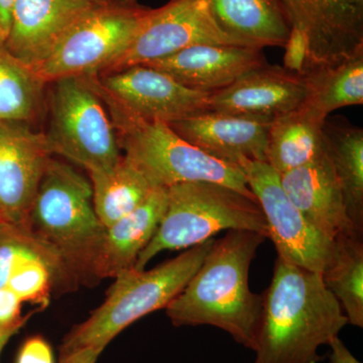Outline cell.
Instances as JSON below:
<instances>
[{
  "instance_id": "7",
  "label": "cell",
  "mask_w": 363,
  "mask_h": 363,
  "mask_svg": "<svg viewBox=\"0 0 363 363\" xmlns=\"http://www.w3.org/2000/svg\"><path fill=\"white\" fill-rule=\"evenodd\" d=\"M152 9L138 0H108L83 11L35 73L44 83L96 75L133 44Z\"/></svg>"
},
{
  "instance_id": "27",
  "label": "cell",
  "mask_w": 363,
  "mask_h": 363,
  "mask_svg": "<svg viewBox=\"0 0 363 363\" xmlns=\"http://www.w3.org/2000/svg\"><path fill=\"white\" fill-rule=\"evenodd\" d=\"M39 257L59 259L56 253L33 238L26 225L0 222V289L6 288L13 272L26 260Z\"/></svg>"
},
{
  "instance_id": "13",
  "label": "cell",
  "mask_w": 363,
  "mask_h": 363,
  "mask_svg": "<svg viewBox=\"0 0 363 363\" xmlns=\"http://www.w3.org/2000/svg\"><path fill=\"white\" fill-rule=\"evenodd\" d=\"M50 156L45 135L0 121V222L25 225Z\"/></svg>"
},
{
  "instance_id": "3",
  "label": "cell",
  "mask_w": 363,
  "mask_h": 363,
  "mask_svg": "<svg viewBox=\"0 0 363 363\" xmlns=\"http://www.w3.org/2000/svg\"><path fill=\"white\" fill-rule=\"evenodd\" d=\"M25 225L56 253L72 286L94 281L93 267L106 227L95 211L87 179L50 157Z\"/></svg>"
},
{
  "instance_id": "6",
  "label": "cell",
  "mask_w": 363,
  "mask_h": 363,
  "mask_svg": "<svg viewBox=\"0 0 363 363\" xmlns=\"http://www.w3.org/2000/svg\"><path fill=\"white\" fill-rule=\"evenodd\" d=\"M111 121L124 157L147 176L155 187L169 188L191 182H211L257 200L238 164L220 161L177 135L164 121H143L108 100Z\"/></svg>"
},
{
  "instance_id": "26",
  "label": "cell",
  "mask_w": 363,
  "mask_h": 363,
  "mask_svg": "<svg viewBox=\"0 0 363 363\" xmlns=\"http://www.w3.org/2000/svg\"><path fill=\"white\" fill-rule=\"evenodd\" d=\"M44 84L0 43V121H30L39 109Z\"/></svg>"
},
{
  "instance_id": "16",
  "label": "cell",
  "mask_w": 363,
  "mask_h": 363,
  "mask_svg": "<svg viewBox=\"0 0 363 363\" xmlns=\"http://www.w3.org/2000/svg\"><path fill=\"white\" fill-rule=\"evenodd\" d=\"M264 49L240 45H197L154 60L145 66L168 74L191 89L212 93L267 65Z\"/></svg>"
},
{
  "instance_id": "29",
  "label": "cell",
  "mask_w": 363,
  "mask_h": 363,
  "mask_svg": "<svg viewBox=\"0 0 363 363\" xmlns=\"http://www.w3.org/2000/svg\"><path fill=\"white\" fill-rule=\"evenodd\" d=\"M284 68L286 70L303 75L307 62V40L304 33L295 28H291L290 35L285 45Z\"/></svg>"
},
{
  "instance_id": "14",
  "label": "cell",
  "mask_w": 363,
  "mask_h": 363,
  "mask_svg": "<svg viewBox=\"0 0 363 363\" xmlns=\"http://www.w3.org/2000/svg\"><path fill=\"white\" fill-rule=\"evenodd\" d=\"M274 118L206 111L168 123L177 135L220 161L267 162V136Z\"/></svg>"
},
{
  "instance_id": "22",
  "label": "cell",
  "mask_w": 363,
  "mask_h": 363,
  "mask_svg": "<svg viewBox=\"0 0 363 363\" xmlns=\"http://www.w3.org/2000/svg\"><path fill=\"white\" fill-rule=\"evenodd\" d=\"M324 149L342 192L355 230L363 233V130L350 123L326 119Z\"/></svg>"
},
{
  "instance_id": "23",
  "label": "cell",
  "mask_w": 363,
  "mask_h": 363,
  "mask_svg": "<svg viewBox=\"0 0 363 363\" xmlns=\"http://www.w3.org/2000/svg\"><path fill=\"white\" fill-rule=\"evenodd\" d=\"M302 76L307 95L301 106L320 121L336 109L363 104V52L335 65L308 69Z\"/></svg>"
},
{
  "instance_id": "35",
  "label": "cell",
  "mask_w": 363,
  "mask_h": 363,
  "mask_svg": "<svg viewBox=\"0 0 363 363\" xmlns=\"http://www.w3.org/2000/svg\"><path fill=\"white\" fill-rule=\"evenodd\" d=\"M78 1L85 2L88 4H102V2L108 1V0H78Z\"/></svg>"
},
{
  "instance_id": "19",
  "label": "cell",
  "mask_w": 363,
  "mask_h": 363,
  "mask_svg": "<svg viewBox=\"0 0 363 363\" xmlns=\"http://www.w3.org/2000/svg\"><path fill=\"white\" fill-rule=\"evenodd\" d=\"M167 205L168 188L157 187L140 206L106 227L93 267L94 281L116 279L135 267L138 255L154 238Z\"/></svg>"
},
{
  "instance_id": "2",
  "label": "cell",
  "mask_w": 363,
  "mask_h": 363,
  "mask_svg": "<svg viewBox=\"0 0 363 363\" xmlns=\"http://www.w3.org/2000/svg\"><path fill=\"white\" fill-rule=\"evenodd\" d=\"M266 236L228 230L213 245L183 291L166 308L176 327L209 325L255 350L262 297L250 288V269Z\"/></svg>"
},
{
  "instance_id": "12",
  "label": "cell",
  "mask_w": 363,
  "mask_h": 363,
  "mask_svg": "<svg viewBox=\"0 0 363 363\" xmlns=\"http://www.w3.org/2000/svg\"><path fill=\"white\" fill-rule=\"evenodd\" d=\"M291 28L307 40L305 70L363 52V0H279Z\"/></svg>"
},
{
  "instance_id": "18",
  "label": "cell",
  "mask_w": 363,
  "mask_h": 363,
  "mask_svg": "<svg viewBox=\"0 0 363 363\" xmlns=\"http://www.w3.org/2000/svg\"><path fill=\"white\" fill-rule=\"evenodd\" d=\"M91 6L78 0H16L4 45L35 71L69 26Z\"/></svg>"
},
{
  "instance_id": "8",
  "label": "cell",
  "mask_w": 363,
  "mask_h": 363,
  "mask_svg": "<svg viewBox=\"0 0 363 363\" xmlns=\"http://www.w3.org/2000/svg\"><path fill=\"white\" fill-rule=\"evenodd\" d=\"M54 83L51 121L45 135L51 155L65 157L88 173L114 166L123 155L92 78L66 77Z\"/></svg>"
},
{
  "instance_id": "10",
  "label": "cell",
  "mask_w": 363,
  "mask_h": 363,
  "mask_svg": "<svg viewBox=\"0 0 363 363\" xmlns=\"http://www.w3.org/2000/svg\"><path fill=\"white\" fill-rule=\"evenodd\" d=\"M197 45L245 47L219 28L208 0H171L152 9L133 44L102 74L145 65Z\"/></svg>"
},
{
  "instance_id": "33",
  "label": "cell",
  "mask_w": 363,
  "mask_h": 363,
  "mask_svg": "<svg viewBox=\"0 0 363 363\" xmlns=\"http://www.w3.org/2000/svg\"><path fill=\"white\" fill-rule=\"evenodd\" d=\"M16 0H0V43L4 44L11 28V14Z\"/></svg>"
},
{
  "instance_id": "15",
  "label": "cell",
  "mask_w": 363,
  "mask_h": 363,
  "mask_svg": "<svg viewBox=\"0 0 363 363\" xmlns=\"http://www.w3.org/2000/svg\"><path fill=\"white\" fill-rule=\"evenodd\" d=\"M307 85L302 75L269 64L248 72L208 99V111L236 116L274 117L304 104Z\"/></svg>"
},
{
  "instance_id": "1",
  "label": "cell",
  "mask_w": 363,
  "mask_h": 363,
  "mask_svg": "<svg viewBox=\"0 0 363 363\" xmlns=\"http://www.w3.org/2000/svg\"><path fill=\"white\" fill-rule=\"evenodd\" d=\"M255 363H318L348 324L322 274L277 257L264 293Z\"/></svg>"
},
{
  "instance_id": "9",
  "label": "cell",
  "mask_w": 363,
  "mask_h": 363,
  "mask_svg": "<svg viewBox=\"0 0 363 363\" xmlns=\"http://www.w3.org/2000/svg\"><path fill=\"white\" fill-rule=\"evenodd\" d=\"M248 187L266 217L267 238L278 257L309 271L322 274L335 250V241L320 233L289 199L281 176L266 162L240 160Z\"/></svg>"
},
{
  "instance_id": "17",
  "label": "cell",
  "mask_w": 363,
  "mask_h": 363,
  "mask_svg": "<svg viewBox=\"0 0 363 363\" xmlns=\"http://www.w3.org/2000/svg\"><path fill=\"white\" fill-rule=\"evenodd\" d=\"M281 183L289 199L329 240L359 234L348 216L340 186L325 149L312 162L281 175Z\"/></svg>"
},
{
  "instance_id": "5",
  "label": "cell",
  "mask_w": 363,
  "mask_h": 363,
  "mask_svg": "<svg viewBox=\"0 0 363 363\" xmlns=\"http://www.w3.org/2000/svg\"><path fill=\"white\" fill-rule=\"evenodd\" d=\"M223 230L255 231L267 238L266 217L257 200L211 182L172 186L166 212L133 269L143 271L159 253L188 250Z\"/></svg>"
},
{
  "instance_id": "34",
  "label": "cell",
  "mask_w": 363,
  "mask_h": 363,
  "mask_svg": "<svg viewBox=\"0 0 363 363\" xmlns=\"http://www.w3.org/2000/svg\"><path fill=\"white\" fill-rule=\"evenodd\" d=\"M11 338H13V336L0 334V355H1L2 350H4V348L6 347V344L9 343Z\"/></svg>"
},
{
  "instance_id": "31",
  "label": "cell",
  "mask_w": 363,
  "mask_h": 363,
  "mask_svg": "<svg viewBox=\"0 0 363 363\" xmlns=\"http://www.w3.org/2000/svg\"><path fill=\"white\" fill-rule=\"evenodd\" d=\"M329 347L331 350L330 357H329L330 363H362L346 347L339 336L329 343Z\"/></svg>"
},
{
  "instance_id": "11",
  "label": "cell",
  "mask_w": 363,
  "mask_h": 363,
  "mask_svg": "<svg viewBox=\"0 0 363 363\" xmlns=\"http://www.w3.org/2000/svg\"><path fill=\"white\" fill-rule=\"evenodd\" d=\"M90 77L104 99L143 121L169 123L208 111L211 93L191 89L152 67L136 65Z\"/></svg>"
},
{
  "instance_id": "28",
  "label": "cell",
  "mask_w": 363,
  "mask_h": 363,
  "mask_svg": "<svg viewBox=\"0 0 363 363\" xmlns=\"http://www.w3.org/2000/svg\"><path fill=\"white\" fill-rule=\"evenodd\" d=\"M23 302L9 288L0 289V334L13 336L28 321L21 315Z\"/></svg>"
},
{
  "instance_id": "24",
  "label": "cell",
  "mask_w": 363,
  "mask_h": 363,
  "mask_svg": "<svg viewBox=\"0 0 363 363\" xmlns=\"http://www.w3.org/2000/svg\"><path fill=\"white\" fill-rule=\"evenodd\" d=\"M89 176L94 209L105 227L130 213L157 188L123 155L114 166Z\"/></svg>"
},
{
  "instance_id": "32",
  "label": "cell",
  "mask_w": 363,
  "mask_h": 363,
  "mask_svg": "<svg viewBox=\"0 0 363 363\" xmlns=\"http://www.w3.org/2000/svg\"><path fill=\"white\" fill-rule=\"evenodd\" d=\"M104 350L88 347L75 351L66 357H60L59 363H96Z\"/></svg>"
},
{
  "instance_id": "4",
  "label": "cell",
  "mask_w": 363,
  "mask_h": 363,
  "mask_svg": "<svg viewBox=\"0 0 363 363\" xmlns=\"http://www.w3.org/2000/svg\"><path fill=\"white\" fill-rule=\"evenodd\" d=\"M214 240L188 248L150 271L130 269L116 278L106 298L64 339L60 357L88 347L104 350L124 329L157 310L166 309L201 266Z\"/></svg>"
},
{
  "instance_id": "30",
  "label": "cell",
  "mask_w": 363,
  "mask_h": 363,
  "mask_svg": "<svg viewBox=\"0 0 363 363\" xmlns=\"http://www.w3.org/2000/svg\"><path fill=\"white\" fill-rule=\"evenodd\" d=\"M16 363H55L54 352L45 338L33 336L21 345Z\"/></svg>"
},
{
  "instance_id": "25",
  "label": "cell",
  "mask_w": 363,
  "mask_h": 363,
  "mask_svg": "<svg viewBox=\"0 0 363 363\" xmlns=\"http://www.w3.org/2000/svg\"><path fill=\"white\" fill-rule=\"evenodd\" d=\"M321 274L324 285L342 308L348 324L362 328V235L352 234L336 240L332 259Z\"/></svg>"
},
{
  "instance_id": "20",
  "label": "cell",
  "mask_w": 363,
  "mask_h": 363,
  "mask_svg": "<svg viewBox=\"0 0 363 363\" xmlns=\"http://www.w3.org/2000/svg\"><path fill=\"white\" fill-rule=\"evenodd\" d=\"M219 28L245 47H285L291 33L279 0H208Z\"/></svg>"
},
{
  "instance_id": "21",
  "label": "cell",
  "mask_w": 363,
  "mask_h": 363,
  "mask_svg": "<svg viewBox=\"0 0 363 363\" xmlns=\"http://www.w3.org/2000/svg\"><path fill=\"white\" fill-rule=\"evenodd\" d=\"M325 121L302 106L274 117L267 136L266 162L281 176L316 159L324 152Z\"/></svg>"
}]
</instances>
